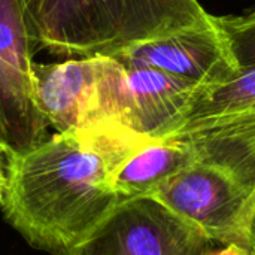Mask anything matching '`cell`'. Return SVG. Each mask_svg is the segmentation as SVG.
Wrapping results in <instances>:
<instances>
[{
    "label": "cell",
    "instance_id": "cell-3",
    "mask_svg": "<svg viewBox=\"0 0 255 255\" xmlns=\"http://www.w3.org/2000/svg\"><path fill=\"white\" fill-rule=\"evenodd\" d=\"M199 88L158 70L128 69L99 57L88 126L111 121L145 137H170Z\"/></svg>",
    "mask_w": 255,
    "mask_h": 255
},
{
    "label": "cell",
    "instance_id": "cell-14",
    "mask_svg": "<svg viewBox=\"0 0 255 255\" xmlns=\"http://www.w3.org/2000/svg\"><path fill=\"white\" fill-rule=\"evenodd\" d=\"M250 254L255 255V220L253 224V238H251V248H250Z\"/></svg>",
    "mask_w": 255,
    "mask_h": 255
},
{
    "label": "cell",
    "instance_id": "cell-1",
    "mask_svg": "<svg viewBox=\"0 0 255 255\" xmlns=\"http://www.w3.org/2000/svg\"><path fill=\"white\" fill-rule=\"evenodd\" d=\"M140 136L102 121L4 155L6 223L34 250L60 255L82 244L123 202L111 175Z\"/></svg>",
    "mask_w": 255,
    "mask_h": 255
},
{
    "label": "cell",
    "instance_id": "cell-10",
    "mask_svg": "<svg viewBox=\"0 0 255 255\" xmlns=\"http://www.w3.org/2000/svg\"><path fill=\"white\" fill-rule=\"evenodd\" d=\"M255 111V66L238 69L226 82L199 88L175 134L203 124ZM172 134V136H175Z\"/></svg>",
    "mask_w": 255,
    "mask_h": 255
},
{
    "label": "cell",
    "instance_id": "cell-4",
    "mask_svg": "<svg viewBox=\"0 0 255 255\" xmlns=\"http://www.w3.org/2000/svg\"><path fill=\"white\" fill-rule=\"evenodd\" d=\"M148 197L214 244H235L250 251L255 196L220 167L193 161L160 184Z\"/></svg>",
    "mask_w": 255,
    "mask_h": 255
},
{
    "label": "cell",
    "instance_id": "cell-6",
    "mask_svg": "<svg viewBox=\"0 0 255 255\" xmlns=\"http://www.w3.org/2000/svg\"><path fill=\"white\" fill-rule=\"evenodd\" d=\"M214 242L151 197L123 200L78 247L60 255H206Z\"/></svg>",
    "mask_w": 255,
    "mask_h": 255
},
{
    "label": "cell",
    "instance_id": "cell-11",
    "mask_svg": "<svg viewBox=\"0 0 255 255\" xmlns=\"http://www.w3.org/2000/svg\"><path fill=\"white\" fill-rule=\"evenodd\" d=\"M238 69L255 66V9L239 16H214Z\"/></svg>",
    "mask_w": 255,
    "mask_h": 255
},
{
    "label": "cell",
    "instance_id": "cell-12",
    "mask_svg": "<svg viewBox=\"0 0 255 255\" xmlns=\"http://www.w3.org/2000/svg\"><path fill=\"white\" fill-rule=\"evenodd\" d=\"M206 255H251L248 250H245L244 247H239V245H224L223 248L220 250H212L209 251Z\"/></svg>",
    "mask_w": 255,
    "mask_h": 255
},
{
    "label": "cell",
    "instance_id": "cell-7",
    "mask_svg": "<svg viewBox=\"0 0 255 255\" xmlns=\"http://www.w3.org/2000/svg\"><path fill=\"white\" fill-rule=\"evenodd\" d=\"M115 58L128 69H152L200 88L229 81L238 67L212 22L136 43Z\"/></svg>",
    "mask_w": 255,
    "mask_h": 255
},
{
    "label": "cell",
    "instance_id": "cell-9",
    "mask_svg": "<svg viewBox=\"0 0 255 255\" xmlns=\"http://www.w3.org/2000/svg\"><path fill=\"white\" fill-rule=\"evenodd\" d=\"M194 161L187 143L175 137H140L111 175L121 200L148 197L160 184Z\"/></svg>",
    "mask_w": 255,
    "mask_h": 255
},
{
    "label": "cell",
    "instance_id": "cell-5",
    "mask_svg": "<svg viewBox=\"0 0 255 255\" xmlns=\"http://www.w3.org/2000/svg\"><path fill=\"white\" fill-rule=\"evenodd\" d=\"M21 0H0V151H28L48 137L34 99L33 48Z\"/></svg>",
    "mask_w": 255,
    "mask_h": 255
},
{
    "label": "cell",
    "instance_id": "cell-2",
    "mask_svg": "<svg viewBox=\"0 0 255 255\" xmlns=\"http://www.w3.org/2000/svg\"><path fill=\"white\" fill-rule=\"evenodd\" d=\"M36 45L55 55L114 57L149 39L212 24L197 0H21Z\"/></svg>",
    "mask_w": 255,
    "mask_h": 255
},
{
    "label": "cell",
    "instance_id": "cell-13",
    "mask_svg": "<svg viewBox=\"0 0 255 255\" xmlns=\"http://www.w3.org/2000/svg\"><path fill=\"white\" fill-rule=\"evenodd\" d=\"M6 182H7V175H6V160H4L3 152L0 151V203H1L3 196H4Z\"/></svg>",
    "mask_w": 255,
    "mask_h": 255
},
{
    "label": "cell",
    "instance_id": "cell-8",
    "mask_svg": "<svg viewBox=\"0 0 255 255\" xmlns=\"http://www.w3.org/2000/svg\"><path fill=\"white\" fill-rule=\"evenodd\" d=\"M97 73L99 57L33 63L36 105L57 133L88 126Z\"/></svg>",
    "mask_w": 255,
    "mask_h": 255
}]
</instances>
